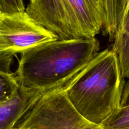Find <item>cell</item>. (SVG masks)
Instances as JSON below:
<instances>
[{"mask_svg": "<svg viewBox=\"0 0 129 129\" xmlns=\"http://www.w3.org/2000/svg\"><path fill=\"white\" fill-rule=\"evenodd\" d=\"M64 86L43 94L16 127L20 129H104L77 112L67 98Z\"/></svg>", "mask_w": 129, "mask_h": 129, "instance_id": "3957f363", "label": "cell"}, {"mask_svg": "<svg viewBox=\"0 0 129 129\" xmlns=\"http://www.w3.org/2000/svg\"><path fill=\"white\" fill-rule=\"evenodd\" d=\"M100 125L104 129H129V105L120 107Z\"/></svg>", "mask_w": 129, "mask_h": 129, "instance_id": "8fae6325", "label": "cell"}, {"mask_svg": "<svg viewBox=\"0 0 129 129\" xmlns=\"http://www.w3.org/2000/svg\"><path fill=\"white\" fill-rule=\"evenodd\" d=\"M25 11L23 0H0V12L16 13Z\"/></svg>", "mask_w": 129, "mask_h": 129, "instance_id": "7c38bea8", "label": "cell"}, {"mask_svg": "<svg viewBox=\"0 0 129 129\" xmlns=\"http://www.w3.org/2000/svg\"><path fill=\"white\" fill-rule=\"evenodd\" d=\"M30 1H32V0H30Z\"/></svg>", "mask_w": 129, "mask_h": 129, "instance_id": "2e32d148", "label": "cell"}, {"mask_svg": "<svg viewBox=\"0 0 129 129\" xmlns=\"http://www.w3.org/2000/svg\"><path fill=\"white\" fill-rule=\"evenodd\" d=\"M79 39L94 38L105 22V0H68Z\"/></svg>", "mask_w": 129, "mask_h": 129, "instance_id": "8992f818", "label": "cell"}, {"mask_svg": "<svg viewBox=\"0 0 129 129\" xmlns=\"http://www.w3.org/2000/svg\"><path fill=\"white\" fill-rule=\"evenodd\" d=\"M25 11L59 40L79 39L68 0H32Z\"/></svg>", "mask_w": 129, "mask_h": 129, "instance_id": "5b68a950", "label": "cell"}, {"mask_svg": "<svg viewBox=\"0 0 129 129\" xmlns=\"http://www.w3.org/2000/svg\"><path fill=\"white\" fill-rule=\"evenodd\" d=\"M99 53L95 37L58 39L21 54L15 75L20 88L45 94L69 83Z\"/></svg>", "mask_w": 129, "mask_h": 129, "instance_id": "6da1fadb", "label": "cell"}, {"mask_svg": "<svg viewBox=\"0 0 129 129\" xmlns=\"http://www.w3.org/2000/svg\"><path fill=\"white\" fill-rule=\"evenodd\" d=\"M129 105V78L125 83L122 93V101H121V107H126Z\"/></svg>", "mask_w": 129, "mask_h": 129, "instance_id": "4fadbf2b", "label": "cell"}, {"mask_svg": "<svg viewBox=\"0 0 129 129\" xmlns=\"http://www.w3.org/2000/svg\"><path fill=\"white\" fill-rule=\"evenodd\" d=\"M112 50L115 52L119 62L122 76L129 78V21L118 29Z\"/></svg>", "mask_w": 129, "mask_h": 129, "instance_id": "30bf717a", "label": "cell"}, {"mask_svg": "<svg viewBox=\"0 0 129 129\" xmlns=\"http://www.w3.org/2000/svg\"><path fill=\"white\" fill-rule=\"evenodd\" d=\"M58 37L35 22L26 11L16 13L0 12V53L13 55Z\"/></svg>", "mask_w": 129, "mask_h": 129, "instance_id": "277c9868", "label": "cell"}, {"mask_svg": "<svg viewBox=\"0 0 129 129\" xmlns=\"http://www.w3.org/2000/svg\"><path fill=\"white\" fill-rule=\"evenodd\" d=\"M128 0H105V22L103 33L114 41Z\"/></svg>", "mask_w": 129, "mask_h": 129, "instance_id": "9c48e42d", "label": "cell"}, {"mask_svg": "<svg viewBox=\"0 0 129 129\" xmlns=\"http://www.w3.org/2000/svg\"><path fill=\"white\" fill-rule=\"evenodd\" d=\"M13 55L0 53V105L11 99L20 89L15 73L10 71Z\"/></svg>", "mask_w": 129, "mask_h": 129, "instance_id": "ba28073f", "label": "cell"}, {"mask_svg": "<svg viewBox=\"0 0 129 129\" xmlns=\"http://www.w3.org/2000/svg\"><path fill=\"white\" fill-rule=\"evenodd\" d=\"M44 93L21 88L0 105V129H13L31 109Z\"/></svg>", "mask_w": 129, "mask_h": 129, "instance_id": "52a82bcc", "label": "cell"}, {"mask_svg": "<svg viewBox=\"0 0 129 129\" xmlns=\"http://www.w3.org/2000/svg\"><path fill=\"white\" fill-rule=\"evenodd\" d=\"M125 83L117 54L105 50L66 84L64 90L77 112L101 125L121 107Z\"/></svg>", "mask_w": 129, "mask_h": 129, "instance_id": "7a4b0ae2", "label": "cell"}, {"mask_svg": "<svg viewBox=\"0 0 129 129\" xmlns=\"http://www.w3.org/2000/svg\"><path fill=\"white\" fill-rule=\"evenodd\" d=\"M128 21H129V0H128V1H127L125 9L124 10V12H123V16H122V19H121L120 22L118 29ZM117 31H118V30H117Z\"/></svg>", "mask_w": 129, "mask_h": 129, "instance_id": "5bb4252c", "label": "cell"}, {"mask_svg": "<svg viewBox=\"0 0 129 129\" xmlns=\"http://www.w3.org/2000/svg\"><path fill=\"white\" fill-rule=\"evenodd\" d=\"M13 129H20V128H18L17 127H15V128H13Z\"/></svg>", "mask_w": 129, "mask_h": 129, "instance_id": "9a60e30c", "label": "cell"}]
</instances>
